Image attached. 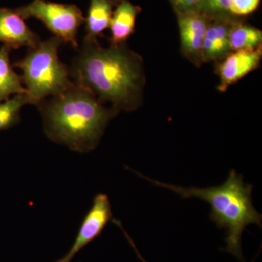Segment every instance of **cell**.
Returning a JSON list of instances; mask_svg holds the SVG:
<instances>
[{
	"instance_id": "cell-2",
	"label": "cell",
	"mask_w": 262,
	"mask_h": 262,
	"mask_svg": "<svg viewBox=\"0 0 262 262\" xmlns=\"http://www.w3.org/2000/svg\"><path fill=\"white\" fill-rule=\"evenodd\" d=\"M38 108L48 137L80 153L96 149L108 122L119 113L75 82L61 94L44 100Z\"/></svg>"
},
{
	"instance_id": "cell-11",
	"label": "cell",
	"mask_w": 262,
	"mask_h": 262,
	"mask_svg": "<svg viewBox=\"0 0 262 262\" xmlns=\"http://www.w3.org/2000/svg\"><path fill=\"white\" fill-rule=\"evenodd\" d=\"M141 12L140 7L132 4L130 0H119L110 22V46L126 43L135 32L136 18Z\"/></svg>"
},
{
	"instance_id": "cell-3",
	"label": "cell",
	"mask_w": 262,
	"mask_h": 262,
	"mask_svg": "<svg viewBox=\"0 0 262 262\" xmlns=\"http://www.w3.org/2000/svg\"><path fill=\"white\" fill-rule=\"evenodd\" d=\"M134 172L154 185L173 191L182 198H198L209 203L210 219L219 228L226 230L227 246L224 250L244 261L241 246L243 233L251 224L261 227L262 216L253 205V185L244 183L242 175L232 169L222 185L199 188L167 184Z\"/></svg>"
},
{
	"instance_id": "cell-7",
	"label": "cell",
	"mask_w": 262,
	"mask_h": 262,
	"mask_svg": "<svg viewBox=\"0 0 262 262\" xmlns=\"http://www.w3.org/2000/svg\"><path fill=\"white\" fill-rule=\"evenodd\" d=\"M176 15L183 56L196 67H201L203 63V45L208 18L202 12H188Z\"/></svg>"
},
{
	"instance_id": "cell-12",
	"label": "cell",
	"mask_w": 262,
	"mask_h": 262,
	"mask_svg": "<svg viewBox=\"0 0 262 262\" xmlns=\"http://www.w3.org/2000/svg\"><path fill=\"white\" fill-rule=\"evenodd\" d=\"M119 0H90L87 18H85L86 35L84 39L97 40L105 29L110 28V22Z\"/></svg>"
},
{
	"instance_id": "cell-6",
	"label": "cell",
	"mask_w": 262,
	"mask_h": 262,
	"mask_svg": "<svg viewBox=\"0 0 262 262\" xmlns=\"http://www.w3.org/2000/svg\"><path fill=\"white\" fill-rule=\"evenodd\" d=\"M113 217L110 199L104 194L95 196L91 209L84 216L72 247L63 257L55 262H71L82 248L102 233Z\"/></svg>"
},
{
	"instance_id": "cell-5",
	"label": "cell",
	"mask_w": 262,
	"mask_h": 262,
	"mask_svg": "<svg viewBox=\"0 0 262 262\" xmlns=\"http://www.w3.org/2000/svg\"><path fill=\"white\" fill-rule=\"evenodd\" d=\"M22 18H35L41 20L55 37L63 42L70 43L78 48L77 40L79 28L85 18L82 10L75 5L60 4L46 0H34L32 3L15 9Z\"/></svg>"
},
{
	"instance_id": "cell-14",
	"label": "cell",
	"mask_w": 262,
	"mask_h": 262,
	"mask_svg": "<svg viewBox=\"0 0 262 262\" xmlns=\"http://www.w3.org/2000/svg\"><path fill=\"white\" fill-rule=\"evenodd\" d=\"M262 32L260 29L244 24L241 20L234 21L229 34L231 51L251 50L261 46Z\"/></svg>"
},
{
	"instance_id": "cell-16",
	"label": "cell",
	"mask_w": 262,
	"mask_h": 262,
	"mask_svg": "<svg viewBox=\"0 0 262 262\" xmlns=\"http://www.w3.org/2000/svg\"><path fill=\"white\" fill-rule=\"evenodd\" d=\"M261 0H230L229 14L232 16H246L252 13L259 6Z\"/></svg>"
},
{
	"instance_id": "cell-8",
	"label": "cell",
	"mask_w": 262,
	"mask_h": 262,
	"mask_svg": "<svg viewBox=\"0 0 262 262\" xmlns=\"http://www.w3.org/2000/svg\"><path fill=\"white\" fill-rule=\"evenodd\" d=\"M262 58V47L255 49L231 51L220 61L217 62L216 73L220 79L217 89L225 92L232 84L258 68Z\"/></svg>"
},
{
	"instance_id": "cell-18",
	"label": "cell",
	"mask_w": 262,
	"mask_h": 262,
	"mask_svg": "<svg viewBox=\"0 0 262 262\" xmlns=\"http://www.w3.org/2000/svg\"><path fill=\"white\" fill-rule=\"evenodd\" d=\"M176 13L203 11L204 0H168Z\"/></svg>"
},
{
	"instance_id": "cell-15",
	"label": "cell",
	"mask_w": 262,
	"mask_h": 262,
	"mask_svg": "<svg viewBox=\"0 0 262 262\" xmlns=\"http://www.w3.org/2000/svg\"><path fill=\"white\" fill-rule=\"evenodd\" d=\"M26 104H29L27 94L15 95L0 103V131L18 125L20 121V111Z\"/></svg>"
},
{
	"instance_id": "cell-17",
	"label": "cell",
	"mask_w": 262,
	"mask_h": 262,
	"mask_svg": "<svg viewBox=\"0 0 262 262\" xmlns=\"http://www.w3.org/2000/svg\"><path fill=\"white\" fill-rule=\"evenodd\" d=\"M230 0H204L203 11L208 18L219 15H230L229 7Z\"/></svg>"
},
{
	"instance_id": "cell-4",
	"label": "cell",
	"mask_w": 262,
	"mask_h": 262,
	"mask_svg": "<svg viewBox=\"0 0 262 262\" xmlns=\"http://www.w3.org/2000/svg\"><path fill=\"white\" fill-rule=\"evenodd\" d=\"M63 42L55 36L42 41L37 47L29 48L27 56L13 65L23 72L21 78L29 104L38 106L73 83L70 70L58 58V49Z\"/></svg>"
},
{
	"instance_id": "cell-9",
	"label": "cell",
	"mask_w": 262,
	"mask_h": 262,
	"mask_svg": "<svg viewBox=\"0 0 262 262\" xmlns=\"http://www.w3.org/2000/svg\"><path fill=\"white\" fill-rule=\"evenodd\" d=\"M237 19L231 15L208 18L203 45V63H217L230 53L229 34Z\"/></svg>"
},
{
	"instance_id": "cell-1",
	"label": "cell",
	"mask_w": 262,
	"mask_h": 262,
	"mask_svg": "<svg viewBox=\"0 0 262 262\" xmlns=\"http://www.w3.org/2000/svg\"><path fill=\"white\" fill-rule=\"evenodd\" d=\"M70 70L73 82L87 89L103 104L117 111L138 110L146 83L144 60L126 43L107 48L84 39Z\"/></svg>"
},
{
	"instance_id": "cell-10",
	"label": "cell",
	"mask_w": 262,
	"mask_h": 262,
	"mask_svg": "<svg viewBox=\"0 0 262 262\" xmlns=\"http://www.w3.org/2000/svg\"><path fill=\"white\" fill-rule=\"evenodd\" d=\"M42 42L37 34L33 32L15 12L10 8H0V42L10 49L27 46L37 47Z\"/></svg>"
},
{
	"instance_id": "cell-13",
	"label": "cell",
	"mask_w": 262,
	"mask_h": 262,
	"mask_svg": "<svg viewBox=\"0 0 262 262\" xmlns=\"http://www.w3.org/2000/svg\"><path fill=\"white\" fill-rule=\"evenodd\" d=\"M10 48H0V103L10 98L12 95L27 94L21 76L13 70L10 62Z\"/></svg>"
}]
</instances>
